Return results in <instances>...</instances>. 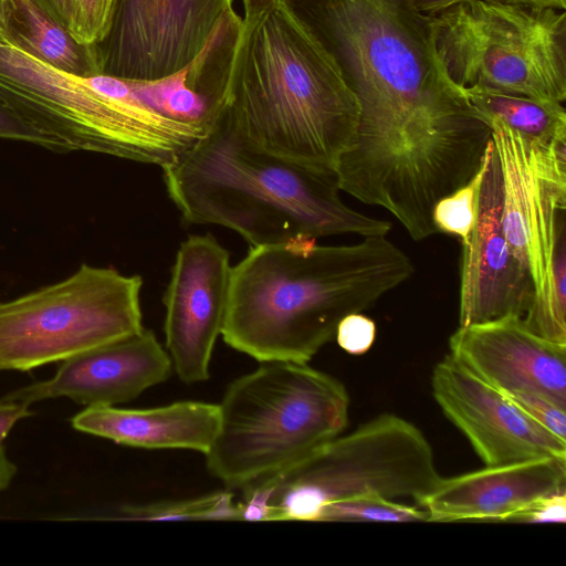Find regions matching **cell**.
<instances>
[{
	"mask_svg": "<svg viewBox=\"0 0 566 566\" xmlns=\"http://www.w3.org/2000/svg\"><path fill=\"white\" fill-rule=\"evenodd\" d=\"M333 59L356 98L340 190L394 214H417L479 169L491 128L447 75L431 15L408 0H284Z\"/></svg>",
	"mask_w": 566,
	"mask_h": 566,
	"instance_id": "cell-1",
	"label": "cell"
},
{
	"mask_svg": "<svg viewBox=\"0 0 566 566\" xmlns=\"http://www.w3.org/2000/svg\"><path fill=\"white\" fill-rule=\"evenodd\" d=\"M304 238L251 248L231 269L223 340L259 361L308 363L348 314L415 272L387 235L346 245Z\"/></svg>",
	"mask_w": 566,
	"mask_h": 566,
	"instance_id": "cell-2",
	"label": "cell"
},
{
	"mask_svg": "<svg viewBox=\"0 0 566 566\" xmlns=\"http://www.w3.org/2000/svg\"><path fill=\"white\" fill-rule=\"evenodd\" d=\"M163 170L167 192L187 223L229 228L251 248L391 230L389 221L342 201L335 171L254 146L223 109L208 133Z\"/></svg>",
	"mask_w": 566,
	"mask_h": 566,
	"instance_id": "cell-3",
	"label": "cell"
},
{
	"mask_svg": "<svg viewBox=\"0 0 566 566\" xmlns=\"http://www.w3.org/2000/svg\"><path fill=\"white\" fill-rule=\"evenodd\" d=\"M223 111L254 146L327 171L358 119L335 62L284 0L244 23Z\"/></svg>",
	"mask_w": 566,
	"mask_h": 566,
	"instance_id": "cell-4",
	"label": "cell"
},
{
	"mask_svg": "<svg viewBox=\"0 0 566 566\" xmlns=\"http://www.w3.org/2000/svg\"><path fill=\"white\" fill-rule=\"evenodd\" d=\"M84 77L52 67L0 36V103L55 150L107 154L161 168L206 133L151 111L125 77Z\"/></svg>",
	"mask_w": 566,
	"mask_h": 566,
	"instance_id": "cell-5",
	"label": "cell"
},
{
	"mask_svg": "<svg viewBox=\"0 0 566 566\" xmlns=\"http://www.w3.org/2000/svg\"><path fill=\"white\" fill-rule=\"evenodd\" d=\"M229 384L206 455L208 471L245 489L303 461L339 436L349 396L335 377L307 365L266 360Z\"/></svg>",
	"mask_w": 566,
	"mask_h": 566,
	"instance_id": "cell-6",
	"label": "cell"
},
{
	"mask_svg": "<svg viewBox=\"0 0 566 566\" xmlns=\"http://www.w3.org/2000/svg\"><path fill=\"white\" fill-rule=\"evenodd\" d=\"M431 20L437 55L461 90L566 99L565 10L471 0Z\"/></svg>",
	"mask_w": 566,
	"mask_h": 566,
	"instance_id": "cell-7",
	"label": "cell"
},
{
	"mask_svg": "<svg viewBox=\"0 0 566 566\" xmlns=\"http://www.w3.org/2000/svg\"><path fill=\"white\" fill-rule=\"evenodd\" d=\"M433 450L408 420L379 415L337 436L292 468L247 488L256 489L268 521H315L328 504L363 494L388 499L429 492L439 481Z\"/></svg>",
	"mask_w": 566,
	"mask_h": 566,
	"instance_id": "cell-8",
	"label": "cell"
},
{
	"mask_svg": "<svg viewBox=\"0 0 566 566\" xmlns=\"http://www.w3.org/2000/svg\"><path fill=\"white\" fill-rule=\"evenodd\" d=\"M486 123L502 174L504 234L533 283L523 321L566 345V138L544 143Z\"/></svg>",
	"mask_w": 566,
	"mask_h": 566,
	"instance_id": "cell-9",
	"label": "cell"
},
{
	"mask_svg": "<svg viewBox=\"0 0 566 566\" xmlns=\"http://www.w3.org/2000/svg\"><path fill=\"white\" fill-rule=\"evenodd\" d=\"M139 275L82 264L69 279L0 303V370L27 371L143 328Z\"/></svg>",
	"mask_w": 566,
	"mask_h": 566,
	"instance_id": "cell-10",
	"label": "cell"
},
{
	"mask_svg": "<svg viewBox=\"0 0 566 566\" xmlns=\"http://www.w3.org/2000/svg\"><path fill=\"white\" fill-rule=\"evenodd\" d=\"M233 0H118L98 45L104 74L156 80L189 63Z\"/></svg>",
	"mask_w": 566,
	"mask_h": 566,
	"instance_id": "cell-11",
	"label": "cell"
},
{
	"mask_svg": "<svg viewBox=\"0 0 566 566\" xmlns=\"http://www.w3.org/2000/svg\"><path fill=\"white\" fill-rule=\"evenodd\" d=\"M229 252L210 234L191 235L176 254L164 294L165 337L174 371L186 384L210 377L230 290Z\"/></svg>",
	"mask_w": 566,
	"mask_h": 566,
	"instance_id": "cell-12",
	"label": "cell"
},
{
	"mask_svg": "<svg viewBox=\"0 0 566 566\" xmlns=\"http://www.w3.org/2000/svg\"><path fill=\"white\" fill-rule=\"evenodd\" d=\"M432 395L485 465L566 458V441L533 421L502 391L447 355L432 370Z\"/></svg>",
	"mask_w": 566,
	"mask_h": 566,
	"instance_id": "cell-13",
	"label": "cell"
},
{
	"mask_svg": "<svg viewBox=\"0 0 566 566\" xmlns=\"http://www.w3.org/2000/svg\"><path fill=\"white\" fill-rule=\"evenodd\" d=\"M485 154L478 219L461 242L459 326L509 315L523 317L533 300L530 272L514 254L502 227V174L492 139Z\"/></svg>",
	"mask_w": 566,
	"mask_h": 566,
	"instance_id": "cell-14",
	"label": "cell"
},
{
	"mask_svg": "<svg viewBox=\"0 0 566 566\" xmlns=\"http://www.w3.org/2000/svg\"><path fill=\"white\" fill-rule=\"evenodd\" d=\"M172 363L150 329L139 332L62 360L48 379L2 397L25 405L57 397L91 406L130 401L171 375Z\"/></svg>",
	"mask_w": 566,
	"mask_h": 566,
	"instance_id": "cell-15",
	"label": "cell"
},
{
	"mask_svg": "<svg viewBox=\"0 0 566 566\" xmlns=\"http://www.w3.org/2000/svg\"><path fill=\"white\" fill-rule=\"evenodd\" d=\"M449 355L502 392L531 391L566 408V345L533 333L522 316L459 326Z\"/></svg>",
	"mask_w": 566,
	"mask_h": 566,
	"instance_id": "cell-16",
	"label": "cell"
},
{
	"mask_svg": "<svg viewBox=\"0 0 566 566\" xmlns=\"http://www.w3.org/2000/svg\"><path fill=\"white\" fill-rule=\"evenodd\" d=\"M566 491V458L510 462L440 478L416 501L428 521H512L536 501Z\"/></svg>",
	"mask_w": 566,
	"mask_h": 566,
	"instance_id": "cell-17",
	"label": "cell"
},
{
	"mask_svg": "<svg viewBox=\"0 0 566 566\" xmlns=\"http://www.w3.org/2000/svg\"><path fill=\"white\" fill-rule=\"evenodd\" d=\"M243 28L228 7L189 63L156 80L126 78L132 91L160 116L207 134L224 108Z\"/></svg>",
	"mask_w": 566,
	"mask_h": 566,
	"instance_id": "cell-18",
	"label": "cell"
},
{
	"mask_svg": "<svg viewBox=\"0 0 566 566\" xmlns=\"http://www.w3.org/2000/svg\"><path fill=\"white\" fill-rule=\"evenodd\" d=\"M78 431L145 449H187L206 454L220 423L219 405L177 401L146 409L91 406L71 420Z\"/></svg>",
	"mask_w": 566,
	"mask_h": 566,
	"instance_id": "cell-19",
	"label": "cell"
},
{
	"mask_svg": "<svg viewBox=\"0 0 566 566\" xmlns=\"http://www.w3.org/2000/svg\"><path fill=\"white\" fill-rule=\"evenodd\" d=\"M1 38L65 73L80 77L104 74L99 45L76 40L34 0H4Z\"/></svg>",
	"mask_w": 566,
	"mask_h": 566,
	"instance_id": "cell-20",
	"label": "cell"
},
{
	"mask_svg": "<svg viewBox=\"0 0 566 566\" xmlns=\"http://www.w3.org/2000/svg\"><path fill=\"white\" fill-rule=\"evenodd\" d=\"M462 91L485 122L495 119L520 135L538 142L566 138V112L562 103L480 88Z\"/></svg>",
	"mask_w": 566,
	"mask_h": 566,
	"instance_id": "cell-21",
	"label": "cell"
},
{
	"mask_svg": "<svg viewBox=\"0 0 566 566\" xmlns=\"http://www.w3.org/2000/svg\"><path fill=\"white\" fill-rule=\"evenodd\" d=\"M118 518L133 521L240 520V510L239 504L233 502L232 493L219 491L193 499L126 505L120 509Z\"/></svg>",
	"mask_w": 566,
	"mask_h": 566,
	"instance_id": "cell-22",
	"label": "cell"
},
{
	"mask_svg": "<svg viewBox=\"0 0 566 566\" xmlns=\"http://www.w3.org/2000/svg\"><path fill=\"white\" fill-rule=\"evenodd\" d=\"M416 522L428 521L421 507L398 503L379 494H363L333 502L319 513L316 522Z\"/></svg>",
	"mask_w": 566,
	"mask_h": 566,
	"instance_id": "cell-23",
	"label": "cell"
},
{
	"mask_svg": "<svg viewBox=\"0 0 566 566\" xmlns=\"http://www.w3.org/2000/svg\"><path fill=\"white\" fill-rule=\"evenodd\" d=\"M485 169L484 151L481 166L474 176L436 202L432 209V222L438 232L458 237L461 242L469 237L478 219Z\"/></svg>",
	"mask_w": 566,
	"mask_h": 566,
	"instance_id": "cell-24",
	"label": "cell"
},
{
	"mask_svg": "<svg viewBox=\"0 0 566 566\" xmlns=\"http://www.w3.org/2000/svg\"><path fill=\"white\" fill-rule=\"evenodd\" d=\"M118 0H69V30L82 43L99 44L109 32Z\"/></svg>",
	"mask_w": 566,
	"mask_h": 566,
	"instance_id": "cell-25",
	"label": "cell"
},
{
	"mask_svg": "<svg viewBox=\"0 0 566 566\" xmlns=\"http://www.w3.org/2000/svg\"><path fill=\"white\" fill-rule=\"evenodd\" d=\"M517 408L544 429L566 441V408L531 391L503 392Z\"/></svg>",
	"mask_w": 566,
	"mask_h": 566,
	"instance_id": "cell-26",
	"label": "cell"
},
{
	"mask_svg": "<svg viewBox=\"0 0 566 566\" xmlns=\"http://www.w3.org/2000/svg\"><path fill=\"white\" fill-rule=\"evenodd\" d=\"M376 325L361 313L346 315L338 324L335 338L339 347L352 355H363L373 346Z\"/></svg>",
	"mask_w": 566,
	"mask_h": 566,
	"instance_id": "cell-27",
	"label": "cell"
},
{
	"mask_svg": "<svg viewBox=\"0 0 566 566\" xmlns=\"http://www.w3.org/2000/svg\"><path fill=\"white\" fill-rule=\"evenodd\" d=\"M512 521L525 523H565L566 491L547 495L517 514Z\"/></svg>",
	"mask_w": 566,
	"mask_h": 566,
	"instance_id": "cell-28",
	"label": "cell"
},
{
	"mask_svg": "<svg viewBox=\"0 0 566 566\" xmlns=\"http://www.w3.org/2000/svg\"><path fill=\"white\" fill-rule=\"evenodd\" d=\"M0 138L30 142L54 149L53 144L43 135L22 123L0 103ZM55 150V149H54Z\"/></svg>",
	"mask_w": 566,
	"mask_h": 566,
	"instance_id": "cell-29",
	"label": "cell"
},
{
	"mask_svg": "<svg viewBox=\"0 0 566 566\" xmlns=\"http://www.w3.org/2000/svg\"><path fill=\"white\" fill-rule=\"evenodd\" d=\"M30 415L29 405L0 399V447L13 426Z\"/></svg>",
	"mask_w": 566,
	"mask_h": 566,
	"instance_id": "cell-30",
	"label": "cell"
},
{
	"mask_svg": "<svg viewBox=\"0 0 566 566\" xmlns=\"http://www.w3.org/2000/svg\"><path fill=\"white\" fill-rule=\"evenodd\" d=\"M418 12L431 15L471 0H408Z\"/></svg>",
	"mask_w": 566,
	"mask_h": 566,
	"instance_id": "cell-31",
	"label": "cell"
},
{
	"mask_svg": "<svg viewBox=\"0 0 566 566\" xmlns=\"http://www.w3.org/2000/svg\"><path fill=\"white\" fill-rule=\"evenodd\" d=\"M280 0H242L244 23H251L273 8Z\"/></svg>",
	"mask_w": 566,
	"mask_h": 566,
	"instance_id": "cell-32",
	"label": "cell"
},
{
	"mask_svg": "<svg viewBox=\"0 0 566 566\" xmlns=\"http://www.w3.org/2000/svg\"><path fill=\"white\" fill-rule=\"evenodd\" d=\"M503 4H515L537 9L553 8L558 10L566 9V0H484Z\"/></svg>",
	"mask_w": 566,
	"mask_h": 566,
	"instance_id": "cell-33",
	"label": "cell"
},
{
	"mask_svg": "<svg viewBox=\"0 0 566 566\" xmlns=\"http://www.w3.org/2000/svg\"><path fill=\"white\" fill-rule=\"evenodd\" d=\"M15 474V464L9 460L3 448L0 447V492L9 486Z\"/></svg>",
	"mask_w": 566,
	"mask_h": 566,
	"instance_id": "cell-34",
	"label": "cell"
},
{
	"mask_svg": "<svg viewBox=\"0 0 566 566\" xmlns=\"http://www.w3.org/2000/svg\"><path fill=\"white\" fill-rule=\"evenodd\" d=\"M3 4H4V0H0V36L2 35Z\"/></svg>",
	"mask_w": 566,
	"mask_h": 566,
	"instance_id": "cell-35",
	"label": "cell"
}]
</instances>
